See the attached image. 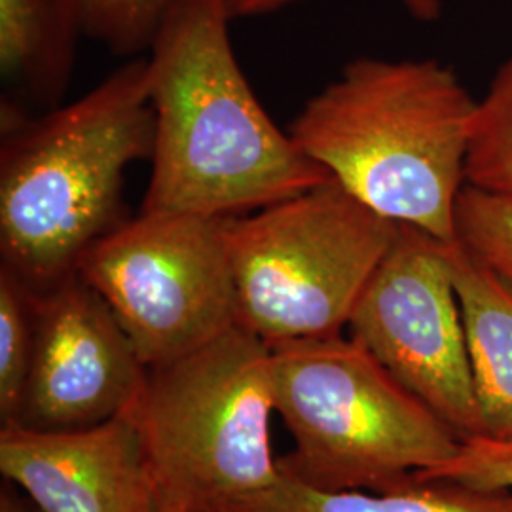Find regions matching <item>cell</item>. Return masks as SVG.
I'll list each match as a JSON object with an SVG mask.
<instances>
[{
  "mask_svg": "<svg viewBox=\"0 0 512 512\" xmlns=\"http://www.w3.org/2000/svg\"><path fill=\"white\" fill-rule=\"evenodd\" d=\"M232 217L141 211L78 264L148 368L203 348L238 325Z\"/></svg>",
  "mask_w": 512,
  "mask_h": 512,
  "instance_id": "52a82bcc",
  "label": "cell"
},
{
  "mask_svg": "<svg viewBox=\"0 0 512 512\" xmlns=\"http://www.w3.org/2000/svg\"><path fill=\"white\" fill-rule=\"evenodd\" d=\"M148 368L107 302L78 274L35 300V349L16 423L80 429L126 414Z\"/></svg>",
  "mask_w": 512,
  "mask_h": 512,
  "instance_id": "9c48e42d",
  "label": "cell"
},
{
  "mask_svg": "<svg viewBox=\"0 0 512 512\" xmlns=\"http://www.w3.org/2000/svg\"><path fill=\"white\" fill-rule=\"evenodd\" d=\"M467 184L512 202V55L478 101Z\"/></svg>",
  "mask_w": 512,
  "mask_h": 512,
  "instance_id": "5bb4252c",
  "label": "cell"
},
{
  "mask_svg": "<svg viewBox=\"0 0 512 512\" xmlns=\"http://www.w3.org/2000/svg\"><path fill=\"white\" fill-rule=\"evenodd\" d=\"M476 114L478 101L437 59L359 57L311 97L289 135L385 219L454 243Z\"/></svg>",
  "mask_w": 512,
  "mask_h": 512,
  "instance_id": "3957f363",
  "label": "cell"
},
{
  "mask_svg": "<svg viewBox=\"0 0 512 512\" xmlns=\"http://www.w3.org/2000/svg\"><path fill=\"white\" fill-rule=\"evenodd\" d=\"M37 293L0 266V418L16 423L25 401L35 349Z\"/></svg>",
  "mask_w": 512,
  "mask_h": 512,
  "instance_id": "9a60e30c",
  "label": "cell"
},
{
  "mask_svg": "<svg viewBox=\"0 0 512 512\" xmlns=\"http://www.w3.org/2000/svg\"><path fill=\"white\" fill-rule=\"evenodd\" d=\"M226 507L232 512H512V490L429 480L395 492H329L281 475L272 488Z\"/></svg>",
  "mask_w": 512,
  "mask_h": 512,
  "instance_id": "4fadbf2b",
  "label": "cell"
},
{
  "mask_svg": "<svg viewBox=\"0 0 512 512\" xmlns=\"http://www.w3.org/2000/svg\"><path fill=\"white\" fill-rule=\"evenodd\" d=\"M281 475L319 490L395 492L456 458L458 435L368 349L342 334L272 348Z\"/></svg>",
  "mask_w": 512,
  "mask_h": 512,
  "instance_id": "277c9868",
  "label": "cell"
},
{
  "mask_svg": "<svg viewBox=\"0 0 512 512\" xmlns=\"http://www.w3.org/2000/svg\"><path fill=\"white\" fill-rule=\"evenodd\" d=\"M348 329L459 439L486 437L446 243L399 224Z\"/></svg>",
  "mask_w": 512,
  "mask_h": 512,
  "instance_id": "ba28073f",
  "label": "cell"
},
{
  "mask_svg": "<svg viewBox=\"0 0 512 512\" xmlns=\"http://www.w3.org/2000/svg\"><path fill=\"white\" fill-rule=\"evenodd\" d=\"M230 21L228 0H177L148 48L154 154L143 211L239 217L330 179L260 105Z\"/></svg>",
  "mask_w": 512,
  "mask_h": 512,
  "instance_id": "6da1fadb",
  "label": "cell"
},
{
  "mask_svg": "<svg viewBox=\"0 0 512 512\" xmlns=\"http://www.w3.org/2000/svg\"><path fill=\"white\" fill-rule=\"evenodd\" d=\"M486 439L512 442V281L465 243H446Z\"/></svg>",
  "mask_w": 512,
  "mask_h": 512,
  "instance_id": "8fae6325",
  "label": "cell"
},
{
  "mask_svg": "<svg viewBox=\"0 0 512 512\" xmlns=\"http://www.w3.org/2000/svg\"><path fill=\"white\" fill-rule=\"evenodd\" d=\"M458 239L512 281V202L467 184L458 202Z\"/></svg>",
  "mask_w": 512,
  "mask_h": 512,
  "instance_id": "e0dca14e",
  "label": "cell"
},
{
  "mask_svg": "<svg viewBox=\"0 0 512 512\" xmlns=\"http://www.w3.org/2000/svg\"><path fill=\"white\" fill-rule=\"evenodd\" d=\"M0 122L2 266L42 293L128 220L126 171L154 154L147 57L38 116L2 101Z\"/></svg>",
  "mask_w": 512,
  "mask_h": 512,
  "instance_id": "7a4b0ae2",
  "label": "cell"
},
{
  "mask_svg": "<svg viewBox=\"0 0 512 512\" xmlns=\"http://www.w3.org/2000/svg\"><path fill=\"white\" fill-rule=\"evenodd\" d=\"M0 471L40 512H156L162 494L128 412L61 431L4 423Z\"/></svg>",
  "mask_w": 512,
  "mask_h": 512,
  "instance_id": "30bf717a",
  "label": "cell"
},
{
  "mask_svg": "<svg viewBox=\"0 0 512 512\" xmlns=\"http://www.w3.org/2000/svg\"><path fill=\"white\" fill-rule=\"evenodd\" d=\"M156 512H190V505L173 495L160 494V503Z\"/></svg>",
  "mask_w": 512,
  "mask_h": 512,
  "instance_id": "ffe728a7",
  "label": "cell"
},
{
  "mask_svg": "<svg viewBox=\"0 0 512 512\" xmlns=\"http://www.w3.org/2000/svg\"><path fill=\"white\" fill-rule=\"evenodd\" d=\"M448 480L482 490H512V442L463 440L456 458L416 476V482Z\"/></svg>",
  "mask_w": 512,
  "mask_h": 512,
  "instance_id": "ac0fdd59",
  "label": "cell"
},
{
  "mask_svg": "<svg viewBox=\"0 0 512 512\" xmlns=\"http://www.w3.org/2000/svg\"><path fill=\"white\" fill-rule=\"evenodd\" d=\"M84 35L76 0H0L2 101L61 105L73 78L76 42Z\"/></svg>",
  "mask_w": 512,
  "mask_h": 512,
  "instance_id": "7c38bea8",
  "label": "cell"
},
{
  "mask_svg": "<svg viewBox=\"0 0 512 512\" xmlns=\"http://www.w3.org/2000/svg\"><path fill=\"white\" fill-rule=\"evenodd\" d=\"M302 0H228L232 19L253 18L283 10ZM410 16L421 23H435L442 14V0H401Z\"/></svg>",
  "mask_w": 512,
  "mask_h": 512,
  "instance_id": "d6986e66",
  "label": "cell"
},
{
  "mask_svg": "<svg viewBox=\"0 0 512 512\" xmlns=\"http://www.w3.org/2000/svg\"><path fill=\"white\" fill-rule=\"evenodd\" d=\"M175 2L177 0H76L84 35L120 57H139L148 52Z\"/></svg>",
  "mask_w": 512,
  "mask_h": 512,
  "instance_id": "2e32d148",
  "label": "cell"
},
{
  "mask_svg": "<svg viewBox=\"0 0 512 512\" xmlns=\"http://www.w3.org/2000/svg\"><path fill=\"white\" fill-rule=\"evenodd\" d=\"M190 512H232L226 505H202V507H194Z\"/></svg>",
  "mask_w": 512,
  "mask_h": 512,
  "instance_id": "44dd1931",
  "label": "cell"
},
{
  "mask_svg": "<svg viewBox=\"0 0 512 512\" xmlns=\"http://www.w3.org/2000/svg\"><path fill=\"white\" fill-rule=\"evenodd\" d=\"M128 414L162 494L190 509L232 505L281 478L272 448V348L239 325L150 368Z\"/></svg>",
  "mask_w": 512,
  "mask_h": 512,
  "instance_id": "5b68a950",
  "label": "cell"
},
{
  "mask_svg": "<svg viewBox=\"0 0 512 512\" xmlns=\"http://www.w3.org/2000/svg\"><path fill=\"white\" fill-rule=\"evenodd\" d=\"M397 232L332 177L232 217L239 327L270 348L342 334Z\"/></svg>",
  "mask_w": 512,
  "mask_h": 512,
  "instance_id": "8992f818",
  "label": "cell"
}]
</instances>
